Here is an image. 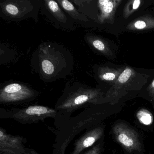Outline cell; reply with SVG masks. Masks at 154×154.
I'll return each mask as SVG.
<instances>
[{
  "instance_id": "e0dca14e",
  "label": "cell",
  "mask_w": 154,
  "mask_h": 154,
  "mask_svg": "<svg viewBox=\"0 0 154 154\" xmlns=\"http://www.w3.org/2000/svg\"><path fill=\"white\" fill-rule=\"evenodd\" d=\"M149 91L150 95L154 98V79L149 87Z\"/></svg>"
},
{
  "instance_id": "ac0fdd59",
  "label": "cell",
  "mask_w": 154,
  "mask_h": 154,
  "mask_svg": "<svg viewBox=\"0 0 154 154\" xmlns=\"http://www.w3.org/2000/svg\"><path fill=\"white\" fill-rule=\"evenodd\" d=\"M153 99H154V98H153Z\"/></svg>"
},
{
  "instance_id": "3957f363",
  "label": "cell",
  "mask_w": 154,
  "mask_h": 154,
  "mask_svg": "<svg viewBox=\"0 0 154 154\" xmlns=\"http://www.w3.org/2000/svg\"><path fill=\"white\" fill-rule=\"evenodd\" d=\"M29 0H10L1 2L2 17L11 21H20L27 18H37L40 4Z\"/></svg>"
},
{
  "instance_id": "9a60e30c",
  "label": "cell",
  "mask_w": 154,
  "mask_h": 154,
  "mask_svg": "<svg viewBox=\"0 0 154 154\" xmlns=\"http://www.w3.org/2000/svg\"><path fill=\"white\" fill-rule=\"evenodd\" d=\"M100 146L98 145V146L94 147L92 149L88 151L85 154H100Z\"/></svg>"
},
{
  "instance_id": "6da1fadb",
  "label": "cell",
  "mask_w": 154,
  "mask_h": 154,
  "mask_svg": "<svg viewBox=\"0 0 154 154\" xmlns=\"http://www.w3.org/2000/svg\"><path fill=\"white\" fill-rule=\"evenodd\" d=\"M33 62L35 71L46 82L64 78L72 71L73 63L68 50L53 43L40 45L33 54Z\"/></svg>"
},
{
  "instance_id": "2e32d148",
  "label": "cell",
  "mask_w": 154,
  "mask_h": 154,
  "mask_svg": "<svg viewBox=\"0 0 154 154\" xmlns=\"http://www.w3.org/2000/svg\"><path fill=\"white\" fill-rule=\"evenodd\" d=\"M140 0H135L133 2V4H132V11L136 10L138 8L140 5Z\"/></svg>"
},
{
  "instance_id": "9c48e42d",
  "label": "cell",
  "mask_w": 154,
  "mask_h": 154,
  "mask_svg": "<svg viewBox=\"0 0 154 154\" xmlns=\"http://www.w3.org/2000/svg\"><path fill=\"white\" fill-rule=\"evenodd\" d=\"M103 132L102 128H97L85 134L77 141L72 154H79L84 149L92 146L100 138Z\"/></svg>"
},
{
  "instance_id": "52a82bcc",
  "label": "cell",
  "mask_w": 154,
  "mask_h": 154,
  "mask_svg": "<svg viewBox=\"0 0 154 154\" xmlns=\"http://www.w3.org/2000/svg\"><path fill=\"white\" fill-rule=\"evenodd\" d=\"M23 138L7 134L4 130H0V154H37L32 149L26 148L23 143Z\"/></svg>"
},
{
  "instance_id": "30bf717a",
  "label": "cell",
  "mask_w": 154,
  "mask_h": 154,
  "mask_svg": "<svg viewBox=\"0 0 154 154\" xmlns=\"http://www.w3.org/2000/svg\"><path fill=\"white\" fill-rule=\"evenodd\" d=\"M120 1H109V0H100L98 1V6L100 13L98 16V21L103 23L105 20L110 19L114 14L118 2Z\"/></svg>"
},
{
  "instance_id": "8fae6325",
  "label": "cell",
  "mask_w": 154,
  "mask_h": 154,
  "mask_svg": "<svg viewBox=\"0 0 154 154\" xmlns=\"http://www.w3.org/2000/svg\"><path fill=\"white\" fill-rule=\"evenodd\" d=\"M57 3L65 12L77 22H87L89 20L85 14L79 12L71 2L68 0H57Z\"/></svg>"
},
{
  "instance_id": "7a4b0ae2",
  "label": "cell",
  "mask_w": 154,
  "mask_h": 154,
  "mask_svg": "<svg viewBox=\"0 0 154 154\" xmlns=\"http://www.w3.org/2000/svg\"><path fill=\"white\" fill-rule=\"evenodd\" d=\"M65 97L57 107L60 109L72 110L85 103H94L102 95L100 90L92 89L79 83L72 86L67 83Z\"/></svg>"
},
{
  "instance_id": "5b68a950",
  "label": "cell",
  "mask_w": 154,
  "mask_h": 154,
  "mask_svg": "<svg viewBox=\"0 0 154 154\" xmlns=\"http://www.w3.org/2000/svg\"><path fill=\"white\" fill-rule=\"evenodd\" d=\"M114 137L129 153L142 150L138 135L134 130L123 122L115 124L112 128Z\"/></svg>"
},
{
  "instance_id": "4fadbf2b",
  "label": "cell",
  "mask_w": 154,
  "mask_h": 154,
  "mask_svg": "<svg viewBox=\"0 0 154 154\" xmlns=\"http://www.w3.org/2000/svg\"><path fill=\"white\" fill-rule=\"evenodd\" d=\"M129 28L131 29H142L154 28V19L150 18H143L131 22L128 25Z\"/></svg>"
},
{
  "instance_id": "7c38bea8",
  "label": "cell",
  "mask_w": 154,
  "mask_h": 154,
  "mask_svg": "<svg viewBox=\"0 0 154 154\" xmlns=\"http://www.w3.org/2000/svg\"><path fill=\"white\" fill-rule=\"evenodd\" d=\"M121 74L117 71H112L105 67H100L98 70V75L102 81H112L118 79Z\"/></svg>"
},
{
  "instance_id": "5bb4252c",
  "label": "cell",
  "mask_w": 154,
  "mask_h": 154,
  "mask_svg": "<svg viewBox=\"0 0 154 154\" xmlns=\"http://www.w3.org/2000/svg\"><path fill=\"white\" fill-rule=\"evenodd\" d=\"M137 118L140 122L145 125H149L153 122V117L147 110L142 109L138 112Z\"/></svg>"
},
{
  "instance_id": "277c9868",
  "label": "cell",
  "mask_w": 154,
  "mask_h": 154,
  "mask_svg": "<svg viewBox=\"0 0 154 154\" xmlns=\"http://www.w3.org/2000/svg\"><path fill=\"white\" fill-rule=\"evenodd\" d=\"M37 92L25 84L11 82L6 85L0 90L1 103L24 101L32 99L37 95Z\"/></svg>"
},
{
  "instance_id": "8992f818",
  "label": "cell",
  "mask_w": 154,
  "mask_h": 154,
  "mask_svg": "<svg viewBox=\"0 0 154 154\" xmlns=\"http://www.w3.org/2000/svg\"><path fill=\"white\" fill-rule=\"evenodd\" d=\"M55 110L45 106L35 105L22 109L14 114V118L24 123H31L43 121L48 117H54Z\"/></svg>"
},
{
  "instance_id": "ba28073f",
  "label": "cell",
  "mask_w": 154,
  "mask_h": 154,
  "mask_svg": "<svg viewBox=\"0 0 154 154\" xmlns=\"http://www.w3.org/2000/svg\"><path fill=\"white\" fill-rule=\"evenodd\" d=\"M45 7L47 12L48 18L51 21H54L55 24L66 29H73L74 25L72 22L69 20L62 8L57 2L53 0H45Z\"/></svg>"
}]
</instances>
